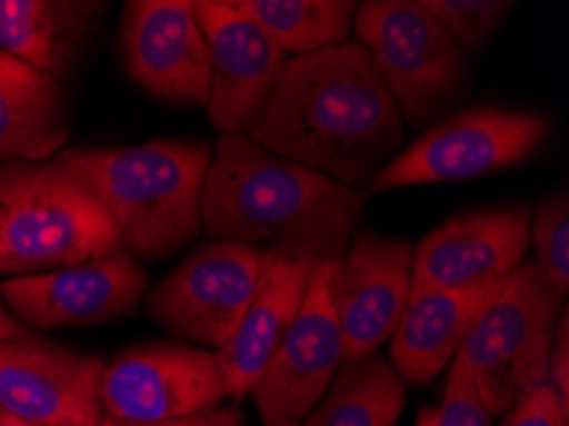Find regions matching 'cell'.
<instances>
[{"label":"cell","instance_id":"obj_1","mask_svg":"<svg viewBox=\"0 0 569 426\" xmlns=\"http://www.w3.org/2000/svg\"><path fill=\"white\" fill-rule=\"evenodd\" d=\"M403 128L366 49L345 41L289 59L248 138L281 159L366 189L401 151Z\"/></svg>","mask_w":569,"mask_h":426},{"label":"cell","instance_id":"obj_2","mask_svg":"<svg viewBox=\"0 0 569 426\" xmlns=\"http://www.w3.org/2000/svg\"><path fill=\"white\" fill-rule=\"evenodd\" d=\"M368 195L281 159L248 136H218L202 189V230L289 258H342Z\"/></svg>","mask_w":569,"mask_h":426},{"label":"cell","instance_id":"obj_3","mask_svg":"<svg viewBox=\"0 0 569 426\" xmlns=\"http://www.w3.org/2000/svg\"><path fill=\"white\" fill-rule=\"evenodd\" d=\"M80 181L136 260H161L202 232V189L212 149L161 138L120 149H64L54 159Z\"/></svg>","mask_w":569,"mask_h":426},{"label":"cell","instance_id":"obj_4","mask_svg":"<svg viewBox=\"0 0 569 426\" xmlns=\"http://www.w3.org/2000/svg\"><path fill=\"white\" fill-rule=\"evenodd\" d=\"M116 250L110 217L62 167L51 159L0 164V276L49 274Z\"/></svg>","mask_w":569,"mask_h":426},{"label":"cell","instance_id":"obj_5","mask_svg":"<svg viewBox=\"0 0 569 426\" xmlns=\"http://www.w3.org/2000/svg\"><path fill=\"white\" fill-rule=\"evenodd\" d=\"M352 33L411 128H432L472 95L470 59L425 0L358 3Z\"/></svg>","mask_w":569,"mask_h":426},{"label":"cell","instance_id":"obj_6","mask_svg":"<svg viewBox=\"0 0 569 426\" xmlns=\"http://www.w3.org/2000/svg\"><path fill=\"white\" fill-rule=\"evenodd\" d=\"M567 299L551 289L533 260L503 278L457 353L490 416L545 384L549 347Z\"/></svg>","mask_w":569,"mask_h":426},{"label":"cell","instance_id":"obj_7","mask_svg":"<svg viewBox=\"0 0 569 426\" xmlns=\"http://www.w3.org/2000/svg\"><path fill=\"white\" fill-rule=\"evenodd\" d=\"M551 120L511 108H462L421 133L368 181L363 192L468 181L506 171L541 151Z\"/></svg>","mask_w":569,"mask_h":426},{"label":"cell","instance_id":"obj_8","mask_svg":"<svg viewBox=\"0 0 569 426\" xmlns=\"http://www.w3.org/2000/svg\"><path fill=\"white\" fill-rule=\"evenodd\" d=\"M271 258L269 248L204 242L146 294V315L187 345L218 353L243 319Z\"/></svg>","mask_w":569,"mask_h":426},{"label":"cell","instance_id":"obj_9","mask_svg":"<svg viewBox=\"0 0 569 426\" xmlns=\"http://www.w3.org/2000/svg\"><path fill=\"white\" fill-rule=\"evenodd\" d=\"M226 398L218 355L194 345L126 347L100 376L102 419L118 424L187 419L214 412Z\"/></svg>","mask_w":569,"mask_h":426},{"label":"cell","instance_id":"obj_10","mask_svg":"<svg viewBox=\"0 0 569 426\" xmlns=\"http://www.w3.org/2000/svg\"><path fill=\"white\" fill-rule=\"evenodd\" d=\"M338 260H317L305 301L269 368L253 388L263 426L299 424L319 404L345 363L342 329L335 309Z\"/></svg>","mask_w":569,"mask_h":426},{"label":"cell","instance_id":"obj_11","mask_svg":"<svg viewBox=\"0 0 569 426\" xmlns=\"http://www.w3.org/2000/svg\"><path fill=\"white\" fill-rule=\"evenodd\" d=\"M194 16L210 57L207 120L218 136H251L289 57L236 0H194Z\"/></svg>","mask_w":569,"mask_h":426},{"label":"cell","instance_id":"obj_12","mask_svg":"<svg viewBox=\"0 0 569 426\" xmlns=\"http://www.w3.org/2000/svg\"><path fill=\"white\" fill-rule=\"evenodd\" d=\"M149 294L141 260L123 248L59 271L3 278L0 297L29 329L88 327L133 317Z\"/></svg>","mask_w":569,"mask_h":426},{"label":"cell","instance_id":"obj_13","mask_svg":"<svg viewBox=\"0 0 569 426\" xmlns=\"http://www.w3.org/2000/svg\"><path fill=\"white\" fill-rule=\"evenodd\" d=\"M118 41L138 90L167 106L207 108L210 57L192 0H131Z\"/></svg>","mask_w":569,"mask_h":426},{"label":"cell","instance_id":"obj_14","mask_svg":"<svg viewBox=\"0 0 569 426\" xmlns=\"http://www.w3.org/2000/svg\"><path fill=\"white\" fill-rule=\"evenodd\" d=\"M106 360L39 337L0 343V412L33 426H90L102 419Z\"/></svg>","mask_w":569,"mask_h":426},{"label":"cell","instance_id":"obj_15","mask_svg":"<svg viewBox=\"0 0 569 426\" xmlns=\"http://www.w3.org/2000/svg\"><path fill=\"white\" fill-rule=\"evenodd\" d=\"M531 207L470 210L437 225L413 246L411 284L437 289L496 286L529 254Z\"/></svg>","mask_w":569,"mask_h":426},{"label":"cell","instance_id":"obj_16","mask_svg":"<svg viewBox=\"0 0 569 426\" xmlns=\"http://www.w3.org/2000/svg\"><path fill=\"white\" fill-rule=\"evenodd\" d=\"M411 254L407 238L358 230L335 271L345 363H358L391 340L411 294Z\"/></svg>","mask_w":569,"mask_h":426},{"label":"cell","instance_id":"obj_17","mask_svg":"<svg viewBox=\"0 0 569 426\" xmlns=\"http://www.w3.org/2000/svg\"><path fill=\"white\" fill-rule=\"evenodd\" d=\"M312 268V260L273 254L236 333L214 353L226 396L232 402H243L246 396H251L269 368L276 347L281 345L305 301Z\"/></svg>","mask_w":569,"mask_h":426},{"label":"cell","instance_id":"obj_18","mask_svg":"<svg viewBox=\"0 0 569 426\" xmlns=\"http://www.w3.org/2000/svg\"><path fill=\"white\" fill-rule=\"evenodd\" d=\"M498 286L437 289L411 284L407 307L391 335V365L403 384L427 386L450 368Z\"/></svg>","mask_w":569,"mask_h":426},{"label":"cell","instance_id":"obj_19","mask_svg":"<svg viewBox=\"0 0 569 426\" xmlns=\"http://www.w3.org/2000/svg\"><path fill=\"white\" fill-rule=\"evenodd\" d=\"M106 8L84 0H0V51L64 85Z\"/></svg>","mask_w":569,"mask_h":426},{"label":"cell","instance_id":"obj_20","mask_svg":"<svg viewBox=\"0 0 569 426\" xmlns=\"http://www.w3.org/2000/svg\"><path fill=\"white\" fill-rule=\"evenodd\" d=\"M67 141L64 85L0 51V164L49 161Z\"/></svg>","mask_w":569,"mask_h":426},{"label":"cell","instance_id":"obj_21","mask_svg":"<svg viewBox=\"0 0 569 426\" xmlns=\"http://www.w3.org/2000/svg\"><path fill=\"white\" fill-rule=\"evenodd\" d=\"M407 404V384L391 360L373 353L348 363L299 426H396Z\"/></svg>","mask_w":569,"mask_h":426},{"label":"cell","instance_id":"obj_22","mask_svg":"<svg viewBox=\"0 0 569 426\" xmlns=\"http://www.w3.org/2000/svg\"><path fill=\"white\" fill-rule=\"evenodd\" d=\"M289 59L350 41L358 3L352 0H236Z\"/></svg>","mask_w":569,"mask_h":426},{"label":"cell","instance_id":"obj_23","mask_svg":"<svg viewBox=\"0 0 569 426\" xmlns=\"http://www.w3.org/2000/svg\"><path fill=\"white\" fill-rule=\"evenodd\" d=\"M529 248L533 264L545 274L551 289L567 299L569 294V195L565 189L547 195L531 212Z\"/></svg>","mask_w":569,"mask_h":426},{"label":"cell","instance_id":"obj_24","mask_svg":"<svg viewBox=\"0 0 569 426\" xmlns=\"http://www.w3.org/2000/svg\"><path fill=\"white\" fill-rule=\"evenodd\" d=\"M465 57H478L501 29L513 3L508 0H425Z\"/></svg>","mask_w":569,"mask_h":426},{"label":"cell","instance_id":"obj_25","mask_svg":"<svg viewBox=\"0 0 569 426\" xmlns=\"http://www.w3.org/2000/svg\"><path fill=\"white\" fill-rule=\"evenodd\" d=\"M435 426H493V416L482 404L465 365L457 358L450 363L442 404L435 408Z\"/></svg>","mask_w":569,"mask_h":426},{"label":"cell","instance_id":"obj_26","mask_svg":"<svg viewBox=\"0 0 569 426\" xmlns=\"http://www.w3.org/2000/svg\"><path fill=\"white\" fill-rule=\"evenodd\" d=\"M503 426H569V404L547 384L533 386L503 414Z\"/></svg>","mask_w":569,"mask_h":426},{"label":"cell","instance_id":"obj_27","mask_svg":"<svg viewBox=\"0 0 569 426\" xmlns=\"http://www.w3.org/2000/svg\"><path fill=\"white\" fill-rule=\"evenodd\" d=\"M545 384L549 388H555L559 398L569 404V315L567 309L557 321L555 340H551V347H549Z\"/></svg>","mask_w":569,"mask_h":426},{"label":"cell","instance_id":"obj_28","mask_svg":"<svg viewBox=\"0 0 569 426\" xmlns=\"http://www.w3.org/2000/svg\"><path fill=\"white\" fill-rule=\"evenodd\" d=\"M98 426H248V422H246V414L238 412V408H214L210 414L187 416V419L161 422V424H118V422L100 419Z\"/></svg>","mask_w":569,"mask_h":426},{"label":"cell","instance_id":"obj_29","mask_svg":"<svg viewBox=\"0 0 569 426\" xmlns=\"http://www.w3.org/2000/svg\"><path fill=\"white\" fill-rule=\"evenodd\" d=\"M23 337H31V329L23 327L21 321L11 315V309L6 307L3 297H0V343L23 340Z\"/></svg>","mask_w":569,"mask_h":426},{"label":"cell","instance_id":"obj_30","mask_svg":"<svg viewBox=\"0 0 569 426\" xmlns=\"http://www.w3.org/2000/svg\"><path fill=\"white\" fill-rule=\"evenodd\" d=\"M417 426H435V408H429V406L421 408Z\"/></svg>","mask_w":569,"mask_h":426},{"label":"cell","instance_id":"obj_31","mask_svg":"<svg viewBox=\"0 0 569 426\" xmlns=\"http://www.w3.org/2000/svg\"><path fill=\"white\" fill-rule=\"evenodd\" d=\"M0 426H33V424H26V422H19V419H11V416H6V422Z\"/></svg>","mask_w":569,"mask_h":426},{"label":"cell","instance_id":"obj_32","mask_svg":"<svg viewBox=\"0 0 569 426\" xmlns=\"http://www.w3.org/2000/svg\"><path fill=\"white\" fill-rule=\"evenodd\" d=\"M6 422V414L3 412H0V424H3Z\"/></svg>","mask_w":569,"mask_h":426},{"label":"cell","instance_id":"obj_33","mask_svg":"<svg viewBox=\"0 0 569 426\" xmlns=\"http://www.w3.org/2000/svg\"><path fill=\"white\" fill-rule=\"evenodd\" d=\"M283 426H299V424H283Z\"/></svg>","mask_w":569,"mask_h":426},{"label":"cell","instance_id":"obj_34","mask_svg":"<svg viewBox=\"0 0 569 426\" xmlns=\"http://www.w3.org/2000/svg\"><path fill=\"white\" fill-rule=\"evenodd\" d=\"M90 426H98V424H90Z\"/></svg>","mask_w":569,"mask_h":426}]
</instances>
